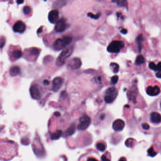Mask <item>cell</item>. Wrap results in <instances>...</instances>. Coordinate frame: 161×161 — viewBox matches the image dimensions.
Here are the masks:
<instances>
[{
	"mask_svg": "<svg viewBox=\"0 0 161 161\" xmlns=\"http://www.w3.org/2000/svg\"><path fill=\"white\" fill-rule=\"evenodd\" d=\"M124 47V43L122 41H113L107 47V51L109 53H119Z\"/></svg>",
	"mask_w": 161,
	"mask_h": 161,
	"instance_id": "obj_3",
	"label": "cell"
},
{
	"mask_svg": "<svg viewBox=\"0 0 161 161\" xmlns=\"http://www.w3.org/2000/svg\"><path fill=\"white\" fill-rule=\"evenodd\" d=\"M67 28V24L64 18H61L56 23L55 30L57 32H62Z\"/></svg>",
	"mask_w": 161,
	"mask_h": 161,
	"instance_id": "obj_8",
	"label": "cell"
},
{
	"mask_svg": "<svg viewBox=\"0 0 161 161\" xmlns=\"http://www.w3.org/2000/svg\"><path fill=\"white\" fill-rule=\"evenodd\" d=\"M149 67L151 70L156 71L158 72L159 71H161V63L159 62L158 64H157V65H156L154 62H151L149 64Z\"/></svg>",
	"mask_w": 161,
	"mask_h": 161,
	"instance_id": "obj_15",
	"label": "cell"
},
{
	"mask_svg": "<svg viewBox=\"0 0 161 161\" xmlns=\"http://www.w3.org/2000/svg\"><path fill=\"white\" fill-rule=\"evenodd\" d=\"M38 52L39 51L37 48H33L30 50V53L33 55H37L38 54Z\"/></svg>",
	"mask_w": 161,
	"mask_h": 161,
	"instance_id": "obj_29",
	"label": "cell"
},
{
	"mask_svg": "<svg viewBox=\"0 0 161 161\" xmlns=\"http://www.w3.org/2000/svg\"><path fill=\"white\" fill-rule=\"evenodd\" d=\"M13 29L15 32L23 33L26 29V26L25 23L21 20H18L15 23L13 27Z\"/></svg>",
	"mask_w": 161,
	"mask_h": 161,
	"instance_id": "obj_6",
	"label": "cell"
},
{
	"mask_svg": "<svg viewBox=\"0 0 161 161\" xmlns=\"http://www.w3.org/2000/svg\"><path fill=\"white\" fill-rule=\"evenodd\" d=\"M63 78L61 77H57L53 79V90L54 92H57L63 84Z\"/></svg>",
	"mask_w": 161,
	"mask_h": 161,
	"instance_id": "obj_10",
	"label": "cell"
},
{
	"mask_svg": "<svg viewBox=\"0 0 161 161\" xmlns=\"http://www.w3.org/2000/svg\"><path fill=\"white\" fill-rule=\"evenodd\" d=\"M148 152V154L149 156H150L152 157H154V156H156L157 153H156V151H154V148L153 147H151L147 151Z\"/></svg>",
	"mask_w": 161,
	"mask_h": 161,
	"instance_id": "obj_24",
	"label": "cell"
},
{
	"mask_svg": "<svg viewBox=\"0 0 161 161\" xmlns=\"http://www.w3.org/2000/svg\"><path fill=\"white\" fill-rule=\"evenodd\" d=\"M156 77L158 78H161V71H159L157 72V73L156 74Z\"/></svg>",
	"mask_w": 161,
	"mask_h": 161,
	"instance_id": "obj_34",
	"label": "cell"
},
{
	"mask_svg": "<svg viewBox=\"0 0 161 161\" xmlns=\"http://www.w3.org/2000/svg\"><path fill=\"white\" fill-rule=\"evenodd\" d=\"M23 2H24V1H17V3H18V4H21Z\"/></svg>",
	"mask_w": 161,
	"mask_h": 161,
	"instance_id": "obj_40",
	"label": "cell"
},
{
	"mask_svg": "<svg viewBox=\"0 0 161 161\" xmlns=\"http://www.w3.org/2000/svg\"><path fill=\"white\" fill-rule=\"evenodd\" d=\"M119 77L118 76H114L111 79V83L113 85L116 84V83H117V82L118 81Z\"/></svg>",
	"mask_w": 161,
	"mask_h": 161,
	"instance_id": "obj_28",
	"label": "cell"
},
{
	"mask_svg": "<svg viewBox=\"0 0 161 161\" xmlns=\"http://www.w3.org/2000/svg\"><path fill=\"white\" fill-rule=\"evenodd\" d=\"M142 127L144 129H145V130H148L150 128V126L148 124L146 123H142Z\"/></svg>",
	"mask_w": 161,
	"mask_h": 161,
	"instance_id": "obj_31",
	"label": "cell"
},
{
	"mask_svg": "<svg viewBox=\"0 0 161 161\" xmlns=\"http://www.w3.org/2000/svg\"><path fill=\"white\" fill-rule=\"evenodd\" d=\"M63 133V132L59 130L55 132L54 133L52 134L51 136V138L53 140H56V139H59L60 137V136H61Z\"/></svg>",
	"mask_w": 161,
	"mask_h": 161,
	"instance_id": "obj_19",
	"label": "cell"
},
{
	"mask_svg": "<svg viewBox=\"0 0 161 161\" xmlns=\"http://www.w3.org/2000/svg\"><path fill=\"white\" fill-rule=\"evenodd\" d=\"M119 161H127V159L124 157H121V158L119 159Z\"/></svg>",
	"mask_w": 161,
	"mask_h": 161,
	"instance_id": "obj_37",
	"label": "cell"
},
{
	"mask_svg": "<svg viewBox=\"0 0 161 161\" xmlns=\"http://www.w3.org/2000/svg\"><path fill=\"white\" fill-rule=\"evenodd\" d=\"M54 114L56 116H57V117H59L60 116V113H59V112H55V113H54Z\"/></svg>",
	"mask_w": 161,
	"mask_h": 161,
	"instance_id": "obj_38",
	"label": "cell"
},
{
	"mask_svg": "<svg viewBox=\"0 0 161 161\" xmlns=\"http://www.w3.org/2000/svg\"><path fill=\"white\" fill-rule=\"evenodd\" d=\"M31 12V8L28 6H26L23 8V13L26 15H28Z\"/></svg>",
	"mask_w": 161,
	"mask_h": 161,
	"instance_id": "obj_27",
	"label": "cell"
},
{
	"mask_svg": "<svg viewBox=\"0 0 161 161\" xmlns=\"http://www.w3.org/2000/svg\"><path fill=\"white\" fill-rule=\"evenodd\" d=\"M98 80L101 81V77H98Z\"/></svg>",
	"mask_w": 161,
	"mask_h": 161,
	"instance_id": "obj_42",
	"label": "cell"
},
{
	"mask_svg": "<svg viewBox=\"0 0 161 161\" xmlns=\"http://www.w3.org/2000/svg\"><path fill=\"white\" fill-rule=\"evenodd\" d=\"M114 64L115 67H114V69H113V72L115 73H118L119 70V66L118 64H117L116 63H114Z\"/></svg>",
	"mask_w": 161,
	"mask_h": 161,
	"instance_id": "obj_33",
	"label": "cell"
},
{
	"mask_svg": "<svg viewBox=\"0 0 161 161\" xmlns=\"http://www.w3.org/2000/svg\"><path fill=\"white\" fill-rule=\"evenodd\" d=\"M49 81L47 80H45L44 81V84L45 85H48L49 84Z\"/></svg>",
	"mask_w": 161,
	"mask_h": 161,
	"instance_id": "obj_36",
	"label": "cell"
},
{
	"mask_svg": "<svg viewBox=\"0 0 161 161\" xmlns=\"http://www.w3.org/2000/svg\"><path fill=\"white\" fill-rule=\"evenodd\" d=\"M86 161H99L95 157H92L89 156L88 157V158L86 159Z\"/></svg>",
	"mask_w": 161,
	"mask_h": 161,
	"instance_id": "obj_32",
	"label": "cell"
},
{
	"mask_svg": "<svg viewBox=\"0 0 161 161\" xmlns=\"http://www.w3.org/2000/svg\"><path fill=\"white\" fill-rule=\"evenodd\" d=\"M42 27H41L38 29V33H40L42 31Z\"/></svg>",
	"mask_w": 161,
	"mask_h": 161,
	"instance_id": "obj_39",
	"label": "cell"
},
{
	"mask_svg": "<svg viewBox=\"0 0 161 161\" xmlns=\"http://www.w3.org/2000/svg\"><path fill=\"white\" fill-rule=\"evenodd\" d=\"M118 92L114 88H110L106 92V96L104 97V101L106 103H110L116 98Z\"/></svg>",
	"mask_w": 161,
	"mask_h": 161,
	"instance_id": "obj_4",
	"label": "cell"
},
{
	"mask_svg": "<svg viewBox=\"0 0 161 161\" xmlns=\"http://www.w3.org/2000/svg\"><path fill=\"white\" fill-rule=\"evenodd\" d=\"M72 41V38L70 36H65L62 38H58L53 44V47L56 51H60L65 48Z\"/></svg>",
	"mask_w": 161,
	"mask_h": 161,
	"instance_id": "obj_1",
	"label": "cell"
},
{
	"mask_svg": "<svg viewBox=\"0 0 161 161\" xmlns=\"http://www.w3.org/2000/svg\"><path fill=\"white\" fill-rule=\"evenodd\" d=\"M125 126V123L123 120L117 119L113 122V129L116 131H121Z\"/></svg>",
	"mask_w": 161,
	"mask_h": 161,
	"instance_id": "obj_12",
	"label": "cell"
},
{
	"mask_svg": "<svg viewBox=\"0 0 161 161\" xmlns=\"http://www.w3.org/2000/svg\"><path fill=\"white\" fill-rule=\"evenodd\" d=\"M5 38H2L0 39V48H2L5 45Z\"/></svg>",
	"mask_w": 161,
	"mask_h": 161,
	"instance_id": "obj_30",
	"label": "cell"
},
{
	"mask_svg": "<svg viewBox=\"0 0 161 161\" xmlns=\"http://www.w3.org/2000/svg\"><path fill=\"white\" fill-rule=\"evenodd\" d=\"M109 153H108L107 152L106 154H103L101 157V159L103 161H111V157L110 156L108 157V154Z\"/></svg>",
	"mask_w": 161,
	"mask_h": 161,
	"instance_id": "obj_25",
	"label": "cell"
},
{
	"mask_svg": "<svg viewBox=\"0 0 161 161\" xmlns=\"http://www.w3.org/2000/svg\"><path fill=\"white\" fill-rule=\"evenodd\" d=\"M75 132V126H71L66 131L65 134L67 136H70Z\"/></svg>",
	"mask_w": 161,
	"mask_h": 161,
	"instance_id": "obj_23",
	"label": "cell"
},
{
	"mask_svg": "<svg viewBox=\"0 0 161 161\" xmlns=\"http://www.w3.org/2000/svg\"><path fill=\"white\" fill-rule=\"evenodd\" d=\"M113 3H116L119 6L121 7H127L128 5V2L127 1H124V0H120V1H113Z\"/></svg>",
	"mask_w": 161,
	"mask_h": 161,
	"instance_id": "obj_20",
	"label": "cell"
},
{
	"mask_svg": "<svg viewBox=\"0 0 161 161\" xmlns=\"http://www.w3.org/2000/svg\"><path fill=\"white\" fill-rule=\"evenodd\" d=\"M59 18V13L56 10H51L48 14V19L49 21L53 24H55L58 22Z\"/></svg>",
	"mask_w": 161,
	"mask_h": 161,
	"instance_id": "obj_9",
	"label": "cell"
},
{
	"mask_svg": "<svg viewBox=\"0 0 161 161\" xmlns=\"http://www.w3.org/2000/svg\"><path fill=\"white\" fill-rule=\"evenodd\" d=\"M145 63V59L143 56L139 55L138 56L136 60V64L137 65H141Z\"/></svg>",
	"mask_w": 161,
	"mask_h": 161,
	"instance_id": "obj_22",
	"label": "cell"
},
{
	"mask_svg": "<svg viewBox=\"0 0 161 161\" xmlns=\"http://www.w3.org/2000/svg\"><path fill=\"white\" fill-rule=\"evenodd\" d=\"M81 64L82 63L79 58H74L70 61L68 66L72 70H76L80 68Z\"/></svg>",
	"mask_w": 161,
	"mask_h": 161,
	"instance_id": "obj_11",
	"label": "cell"
},
{
	"mask_svg": "<svg viewBox=\"0 0 161 161\" xmlns=\"http://www.w3.org/2000/svg\"><path fill=\"white\" fill-rule=\"evenodd\" d=\"M146 93L150 96H157L160 93V89L158 86H149L146 88Z\"/></svg>",
	"mask_w": 161,
	"mask_h": 161,
	"instance_id": "obj_13",
	"label": "cell"
},
{
	"mask_svg": "<svg viewBox=\"0 0 161 161\" xmlns=\"http://www.w3.org/2000/svg\"><path fill=\"white\" fill-rule=\"evenodd\" d=\"M91 123V119L88 115H83L79 119L77 128L79 130L84 131L88 128Z\"/></svg>",
	"mask_w": 161,
	"mask_h": 161,
	"instance_id": "obj_5",
	"label": "cell"
},
{
	"mask_svg": "<svg viewBox=\"0 0 161 161\" xmlns=\"http://www.w3.org/2000/svg\"><path fill=\"white\" fill-rule=\"evenodd\" d=\"M96 147L99 151L103 152L106 148V145L103 142H99L96 144Z\"/></svg>",
	"mask_w": 161,
	"mask_h": 161,
	"instance_id": "obj_17",
	"label": "cell"
},
{
	"mask_svg": "<svg viewBox=\"0 0 161 161\" xmlns=\"http://www.w3.org/2000/svg\"><path fill=\"white\" fill-rule=\"evenodd\" d=\"M150 119L151 122L154 123H159L161 122V116L157 112H153L150 114Z\"/></svg>",
	"mask_w": 161,
	"mask_h": 161,
	"instance_id": "obj_14",
	"label": "cell"
},
{
	"mask_svg": "<svg viewBox=\"0 0 161 161\" xmlns=\"http://www.w3.org/2000/svg\"><path fill=\"white\" fill-rule=\"evenodd\" d=\"M73 51V46H70L65 49L57 59L56 65L59 67L63 65L65 63L66 60L71 55Z\"/></svg>",
	"mask_w": 161,
	"mask_h": 161,
	"instance_id": "obj_2",
	"label": "cell"
},
{
	"mask_svg": "<svg viewBox=\"0 0 161 161\" xmlns=\"http://www.w3.org/2000/svg\"><path fill=\"white\" fill-rule=\"evenodd\" d=\"M121 32L123 34H126L128 32V31L126 29L124 28V29H122V30H121Z\"/></svg>",
	"mask_w": 161,
	"mask_h": 161,
	"instance_id": "obj_35",
	"label": "cell"
},
{
	"mask_svg": "<svg viewBox=\"0 0 161 161\" xmlns=\"http://www.w3.org/2000/svg\"><path fill=\"white\" fill-rule=\"evenodd\" d=\"M20 72V68L17 66H13L10 68V75L15 76L17 75Z\"/></svg>",
	"mask_w": 161,
	"mask_h": 161,
	"instance_id": "obj_16",
	"label": "cell"
},
{
	"mask_svg": "<svg viewBox=\"0 0 161 161\" xmlns=\"http://www.w3.org/2000/svg\"><path fill=\"white\" fill-rule=\"evenodd\" d=\"M30 94L31 97L35 100H38L41 97V93L39 86L38 85H34L30 89Z\"/></svg>",
	"mask_w": 161,
	"mask_h": 161,
	"instance_id": "obj_7",
	"label": "cell"
},
{
	"mask_svg": "<svg viewBox=\"0 0 161 161\" xmlns=\"http://www.w3.org/2000/svg\"><path fill=\"white\" fill-rule=\"evenodd\" d=\"M22 55V52L20 50H15L13 51L12 53V56L15 59H18L20 58Z\"/></svg>",
	"mask_w": 161,
	"mask_h": 161,
	"instance_id": "obj_18",
	"label": "cell"
},
{
	"mask_svg": "<svg viewBox=\"0 0 161 161\" xmlns=\"http://www.w3.org/2000/svg\"><path fill=\"white\" fill-rule=\"evenodd\" d=\"M144 40V38L143 37V35H139L138 36V37L137 38V42L138 44V50H139V52H140L141 51V49H142V45H141V42H143Z\"/></svg>",
	"mask_w": 161,
	"mask_h": 161,
	"instance_id": "obj_21",
	"label": "cell"
},
{
	"mask_svg": "<svg viewBox=\"0 0 161 161\" xmlns=\"http://www.w3.org/2000/svg\"><path fill=\"white\" fill-rule=\"evenodd\" d=\"M88 16L89 17H90V18H94V19L96 20V19H98V18L100 17V13H98V14H96V15H95V14H94L92 13H89L88 14Z\"/></svg>",
	"mask_w": 161,
	"mask_h": 161,
	"instance_id": "obj_26",
	"label": "cell"
},
{
	"mask_svg": "<svg viewBox=\"0 0 161 161\" xmlns=\"http://www.w3.org/2000/svg\"><path fill=\"white\" fill-rule=\"evenodd\" d=\"M117 16L118 17H119L121 15V13H117Z\"/></svg>",
	"mask_w": 161,
	"mask_h": 161,
	"instance_id": "obj_41",
	"label": "cell"
}]
</instances>
